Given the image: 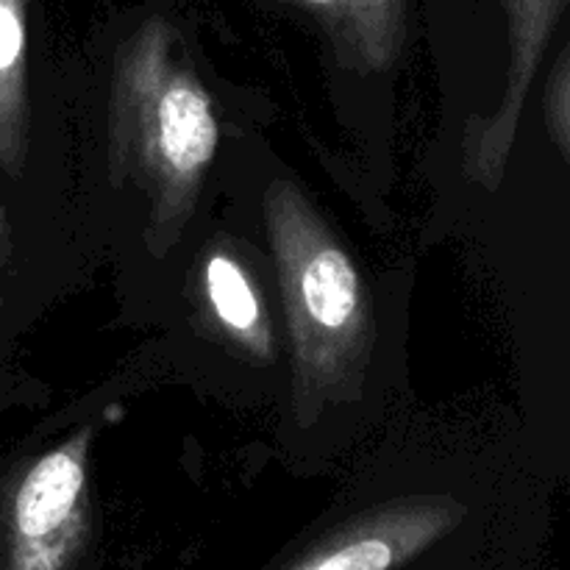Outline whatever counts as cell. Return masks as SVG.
Segmentation results:
<instances>
[{
	"mask_svg": "<svg viewBox=\"0 0 570 570\" xmlns=\"http://www.w3.org/2000/svg\"><path fill=\"white\" fill-rule=\"evenodd\" d=\"M287 3L304 9L312 20H317V26L326 31V37L332 39L334 53L340 56V61L345 65V48H348V39H345V11L343 0H287Z\"/></svg>",
	"mask_w": 570,
	"mask_h": 570,
	"instance_id": "cell-10",
	"label": "cell"
},
{
	"mask_svg": "<svg viewBox=\"0 0 570 570\" xmlns=\"http://www.w3.org/2000/svg\"><path fill=\"white\" fill-rule=\"evenodd\" d=\"M454 507L445 499L395 504L393 510L371 515L365 527L351 529L343 540L317 551L295 570H390L445 532L456 518Z\"/></svg>",
	"mask_w": 570,
	"mask_h": 570,
	"instance_id": "cell-5",
	"label": "cell"
},
{
	"mask_svg": "<svg viewBox=\"0 0 570 570\" xmlns=\"http://www.w3.org/2000/svg\"><path fill=\"white\" fill-rule=\"evenodd\" d=\"M92 429L72 438L26 468L11 501L17 570H59L76 546L87 518V473Z\"/></svg>",
	"mask_w": 570,
	"mask_h": 570,
	"instance_id": "cell-4",
	"label": "cell"
},
{
	"mask_svg": "<svg viewBox=\"0 0 570 570\" xmlns=\"http://www.w3.org/2000/svg\"><path fill=\"white\" fill-rule=\"evenodd\" d=\"M28 6L0 0V167L20 176L28 148Z\"/></svg>",
	"mask_w": 570,
	"mask_h": 570,
	"instance_id": "cell-7",
	"label": "cell"
},
{
	"mask_svg": "<svg viewBox=\"0 0 570 570\" xmlns=\"http://www.w3.org/2000/svg\"><path fill=\"white\" fill-rule=\"evenodd\" d=\"M345 67L384 72L401 59L406 39L404 0H343Z\"/></svg>",
	"mask_w": 570,
	"mask_h": 570,
	"instance_id": "cell-8",
	"label": "cell"
},
{
	"mask_svg": "<svg viewBox=\"0 0 570 570\" xmlns=\"http://www.w3.org/2000/svg\"><path fill=\"white\" fill-rule=\"evenodd\" d=\"M200 278H204L206 309L220 334H226L256 362H271L276 356L271 315L243 262L228 250L212 248L204 259Z\"/></svg>",
	"mask_w": 570,
	"mask_h": 570,
	"instance_id": "cell-6",
	"label": "cell"
},
{
	"mask_svg": "<svg viewBox=\"0 0 570 570\" xmlns=\"http://www.w3.org/2000/svg\"><path fill=\"white\" fill-rule=\"evenodd\" d=\"M501 6L510 42L504 92L495 111L471 115L462 131V170L468 181L488 193H495L504 181L529 89L566 14L568 0H501Z\"/></svg>",
	"mask_w": 570,
	"mask_h": 570,
	"instance_id": "cell-3",
	"label": "cell"
},
{
	"mask_svg": "<svg viewBox=\"0 0 570 570\" xmlns=\"http://www.w3.org/2000/svg\"><path fill=\"white\" fill-rule=\"evenodd\" d=\"M220 145L215 100L184 59L176 28L148 17L120 42L111 67L106 167L115 189L148 204L145 245L156 259L181 239Z\"/></svg>",
	"mask_w": 570,
	"mask_h": 570,
	"instance_id": "cell-1",
	"label": "cell"
},
{
	"mask_svg": "<svg viewBox=\"0 0 570 570\" xmlns=\"http://www.w3.org/2000/svg\"><path fill=\"white\" fill-rule=\"evenodd\" d=\"M265 228L293 345V410L312 426L362 395L373 348V295L321 212L287 178L265 189Z\"/></svg>",
	"mask_w": 570,
	"mask_h": 570,
	"instance_id": "cell-2",
	"label": "cell"
},
{
	"mask_svg": "<svg viewBox=\"0 0 570 570\" xmlns=\"http://www.w3.org/2000/svg\"><path fill=\"white\" fill-rule=\"evenodd\" d=\"M543 111L549 139L562 161H570V45H562L551 65L543 92Z\"/></svg>",
	"mask_w": 570,
	"mask_h": 570,
	"instance_id": "cell-9",
	"label": "cell"
}]
</instances>
